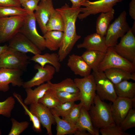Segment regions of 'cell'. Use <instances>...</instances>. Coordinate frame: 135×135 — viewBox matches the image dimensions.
Here are the masks:
<instances>
[{
  "label": "cell",
  "instance_id": "obj_1",
  "mask_svg": "<svg viewBox=\"0 0 135 135\" xmlns=\"http://www.w3.org/2000/svg\"><path fill=\"white\" fill-rule=\"evenodd\" d=\"M80 8H72L66 4L61 8L55 9L62 16L64 22L62 40L58 54L60 62L66 57L81 38L77 34L76 26V20L80 13Z\"/></svg>",
  "mask_w": 135,
  "mask_h": 135
},
{
  "label": "cell",
  "instance_id": "obj_2",
  "mask_svg": "<svg viewBox=\"0 0 135 135\" xmlns=\"http://www.w3.org/2000/svg\"><path fill=\"white\" fill-rule=\"evenodd\" d=\"M88 112L93 125L97 129L116 124L112 116L111 104L102 100L97 94Z\"/></svg>",
  "mask_w": 135,
  "mask_h": 135
},
{
  "label": "cell",
  "instance_id": "obj_3",
  "mask_svg": "<svg viewBox=\"0 0 135 135\" xmlns=\"http://www.w3.org/2000/svg\"><path fill=\"white\" fill-rule=\"evenodd\" d=\"M29 59L26 54L8 47L0 56V68L16 69L25 71L30 64Z\"/></svg>",
  "mask_w": 135,
  "mask_h": 135
},
{
  "label": "cell",
  "instance_id": "obj_4",
  "mask_svg": "<svg viewBox=\"0 0 135 135\" xmlns=\"http://www.w3.org/2000/svg\"><path fill=\"white\" fill-rule=\"evenodd\" d=\"M114 68L122 69L131 73L135 71V65L118 54L113 47H109L98 71L104 72L106 69Z\"/></svg>",
  "mask_w": 135,
  "mask_h": 135
},
{
  "label": "cell",
  "instance_id": "obj_5",
  "mask_svg": "<svg viewBox=\"0 0 135 135\" xmlns=\"http://www.w3.org/2000/svg\"><path fill=\"white\" fill-rule=\"evenodd\" d=\"M79 90L80 102L88 111L96 94V85L93 75L74 80Z\"/></svg>",
  "mask_w": 135,
  "mask_h": 135
},
{
  "label": "cell",
  "instance_id": "obj_6",
  "mask_svg": "<svg viewBox=\"0 0 135 135\" xmlns=\"http://www.w3.org/2000/svg\"><path fill=\"white\" fill-rule=\"evenodd\" d=\"M127 13L123 11L110 24L105 36L108 47H113L117 43L118 39L123 36L130 28L126 20Z\"/></svg>",
  "mask_w": 135,
  "mask_h": 135
},
{
  "label": "cell",
  "instance_id": "obj_7",
  "mask_svg": "<svg viewBox=\"0 0 135 135\" xmlns=\"http://www.w3.org/2000/svg\"><path fill=\"white\" fill-rule=\"evenodd\" d=\"M26 16L0 18V44L8 42L20 32Z\"/></svg>",
  "mask_w": 135,
  "mask_h": 135
},
{
  "label": "cell",
  "instance_id": "obj_8",
  "mask_svg": "<svg viewBox=\"0 0 135 135\" xmlns=\"http://www.w3.org/2000/svg\"><path fill=\"white\" fill-rule=\"evenodd\" d=\"M96 94L102 100L113 102L118 97L114 84L107 78L104 72H93Z\"/></svg>",
  "mask_w": 135,
  "mask_h": 135
},
{
  "label": "cell",
  "instance_id": "obj_9",
  "mask_svg": "<svg viewBox=\"0 0 135 135\" xmlns=\"http://www.w3.org/2000/svg\"><path fill=\"white\" fill-rule=\"evenodd\" d=\"M34 12L30 13L25 17L20 32L25 36L41 51L46 48L43 36L40 35L36 28Z\"/></svg>",
  "mask_w": 135,
  "mask_h": 135
},
{
  "label": "cell",
  "instance_id": "obj_10",
  "mask_svg": "<svg viewBox=\"0 0 135 135\" xmlns=\"http://www.w3.org/2000/svg\"><path fill=\"white\" fill-rule=\"evenodd\" d=\"M122 0H99L94 2L88 0L82 2L80 8V13L78 18L82 20L90 15L108 12L113 9V6Z\"/></svg>",
  "mask_w": 135,
  "mask_h": 135
},
{
  "label": "cell",
  "instance_id": "obj_11",
  "mask_svg": "<svg viewBox=\"0 0 135 135\" xmlns=\"http://www.w3.org/2000/svg\"><path fill=\"white\" fill-rule=\"evenodd\" d=\"M113 48L120 55L135 65V37L130 28Z\"/></svg>",
  "mask_w": 135,
  "mask_h": 135
},
{
  "label": "cell",
  "instance_id": "obj_12",
  "mask_svg": "<svg viewBox=\"0 0 135 135\" xmlns=\"http://www.w3.org/2000/svg\"><path fill=\"white\" fill-rule=\"evenodd\" d=\"M34 68L37 70V72L30 80L24 82L22 86L24 88H32L50 81L56 72L55 68L50 64L43 67L37 64L34 65Z\"/></svg>",
  "mask_w": 135,
  "mask_h": 135
},
{
  "label": "cell",
  "instance_id": "obj_13",
  "mask_svg": "<svg viewBox=\"0 0 135 135\" xmlns=\"http://www.w3.org/2000/svg\"><path fill=\"white\" fill-rule=\"evenodd\" d=\"M135 98L132 99L118 97L111 104L112 116L115 124L120 126L130 110L134 106Z\"/></svg>",
  "mask_w": 135,
  "mask_h": 135
},
{
  "label": "cell",
  "instance_id": "obj_14",
  "mask_svg": "<svg viewBox=\"0 0 135 135\" xmlns=\"http://www.w3.org/2000/svg\"><path fill=\"white\" fill-rule=\"evenodd\" d=\"M23 71L18 69L0 68V91H8L9 84L13 86H22L24 82L21 78Z\"/></svg>",
  "mask_w": 135,
  "mask_h": 135
},
{
  "label": "cell",
  "instance_id": "obj_15",
  "mask_svg": "<svg viewBox=\"0 0 135 135\" xmlns=\"http://www.w3.org/2000/svg\"><path fill=\"white\" fill-rule=\"evenodd\" d=\"M29 109L46 128L47 134L52 135V126L56 122L50 109L39 102L30 105Z\"/></svg>",
  "mask_w": 135,
  "mask_h": 135
},
{
  "label": "cell",
  "instance_id": "obj_16",
  "mask_svg": "<svg viewBox=\"0 0 135 135\" xmlns=\"http://www.w3.org/2000/svg\"><path fill=\"white\" fill-rule=\"evenodd\" d=\"M8 47L17 51L26 54L30 53L34 55L41 54V52L25 36L20 32L16 34L8 41Z\"/></svg>",
  "mask_w": 135,
  "mask_h": 135
},
{
  "label": "cell",
  "instance_id": "obj_17",
  "mask_svg": "<svg viewBox=\"0 0 135 135\" xmlns=\"http://www.w3.org/2000/svg\"><path fill=\"white\" fill-rule=\"evenodd\" d=\"M54 8L52 0L41 1L34 13L36 21L43 34L47 32L46 25Z\"/></svg>",
  "mask_w": 135,
  "mask_h": 135
},
{
  "label": "cell",
  "instance_id": "obj_18",
  "mask_svg": "<svg viewBox=\"0 0 135 135\" xmlns=\"http://www.w3.org/2000/svg\"><path fill=\"white\" fill-rule=\"evenodd\" d=\"M78 48H84L86 50H94L106 52L108 47L105 36L96 32L88 35L83 42L77 45Z\"/></svg>",
  "mask_w": 135,
  "mask_h": 135
},
{
  "label": "cell",
  "instance_id": "obj_19",
  "mask_svg": "<svg viewBox=\"0 0 135 135\" xmlns=\"http://www.w3.org/2000/svg\"><path fill=\"white\" fill-rule=\"evenodd\" d=\"M67 65L76 75L84 77L90 74L91 69L81 56L74 54L70 55Z\"/></svg>",
  "mask_w": 135,
  "mask_h": 135
},
{
  "label": "cell",
  "instance_id": "obj_20",
  "mask_svg": "<svg viewBox=\"0 0 135 135\" xmlns=\"http://www.w3.org/2000/svg\"><path fill=\"white\" fill-rule=\"evenodd\" d=\"M75 125L77 130L86 131L92 135H99V130L94 127L88 111L83 106L81 108L79 117Z\"/></svg>",
  "mask_w": 135,
  "mask_h": 135
},
{
  "label": "cell",
  "instance_id": "obj_21",
  "mask_svg": "<svg viewBox=\"0 0 135 135\" xmlns=\"http://www.w3.org/2000/svg\"><path fill=\"white\" fill-rule=\"evenodd\" d=\"M50 81L42 84L33 90L31 88H25L26 96L24 102L26 105L38 102L39 100L50 88Z\"/></svg>",
  "mask_w": 135,
  "mask_h": 135
},
{
  "label": "cell",
  "instance_id": "obj_22",
  "mask_svg": "<svg viewBox=\"0 0 135 135\" xmlns=\"http://www.w3.org/2000/svg\"><path fill=\"white\" fill-rule=\"evenodd\" d=\"M30 60L36 63L43 67L46 64L50 65L55 68L56 72H59L60 70L61 64L59 56L56 53L37 54L32 56Z\"/></svg>",
  "mask_w": 135,
  "mask_h": 135
},
{
  "label": "cell",
  "instance_id": "obj_23",
  "mask_svg": "<svg viewBox=\"0 0 135 135\" xmlns=\"http://www.w3.org/2000/svg\"><path fill=\"white\" fill-rule=\"evenodd\" d=\"M104 72L107 78L115 84L125 80H135V73H131L122 69L111 68L106 70Z\"/></svg>",
  "mask_w": 135,
  "mask_h": 135
},
{
  "label": "cell",
  "instance_id": "obj_24",
  "mask_svg": "<svg viewBox=\"0 0 135 135\" xmlns=\"http://www.w3.org/2000/svg\"><path fill=\"white\" fill-rule=\"evenodd\" d=\"M106 52L94 50H86L81 56L85 61L93 70L98 71L99 65L104 59Z\"/></svg>",
  "mask_w": 135,
  "mask_h": 135
},
{
  "label": "cell",
  "instance_id": "obj_25",
  "mask_svg": "<svg viewBox=\"0 0 135 135\" xmlns=\"http://www.w3.org/2000/svg\"><path fill=\"white\" fill-rule=\"evenodd\" d=\"M63 35L62 32L57 30L47 31L43 36L46 48L51 51L58 49L62 42Z\"/></svg>",
  "mask_w": 135,
  "mask_h": 135
},
{
  "label": "cell",
  "instance_id": "obj_26",
  "mask_svg": "<svg viewBox=\"0 0 135 135\" xmlns=\"http://www.w3.org/2000/svg\"><path fill=\"white\" fill-rule=\"evenodd\" d=\"M118 97L132 99L135 98V83L128 80H124L114 84Z\"/></svg>",
  "mask_w": 135,
  "mask_h": 135
},
{
  "label": "cell",
  "instance_id": "obj_27",
  "mask_svg": "<svg viewBox=\"0 0 135 135\" xmlns=\"http://www.w3.org/2000/svg\"><path fill=\"white\" fill-rule=\"evenodd\" d=\"M114 12L113 8L108 12L100 13L96 20V33L105 36L110 23L114 18Z\"/></svg>",
  "mask_w": 135,
  "mask_h": 135
},
{
  "label": "cell",
  "instance_id": "obj_28",
  "mask_svg": "<svg viewBox=\"0 0 135 135\" xmlns=\"http://www.w3.org/2000/svg\"><path fill=\"white\" fill-rule=\"evenodd\" d=\"M50 89L56 92H67L74 93H79L74 80L66 78L57 83L51 82Z\"/></svg>",
  "mask_w": 135,
  "mask_h": 135
},
{
  "label": "cell",
  "instance_id": "obj_29",
  "mask_svg": "<svg viewBox=\"0 0 135 135\" xmlns=\"http://www.w3.org/2000/svg\"><path fill=\"white\" fill-rule=\"evenodd\" d=\"M46 28L47 31H64V22L62 17L60 14L54 8L52 10L47 24Z\"/></svg>",
  "mask_w": 135,
  "mask_h": 135
},
{
  "label": "cell",
  "instance_id": "obj_30",
  "mask_svg": "<svg viewBox=\"0 0 135 135\" xmlns=\"http://www.w3.org/2000/svg\"><path fill=\"white\" fill-rule=\"evenodd\" d=\"M54 116L56 126V135H65L74 134L76 130L75 125L60 118L56 115Z\"/></svg>",
  "mask_w": 135,
  "mask_h": 135
},
{
  "label": "cell",
  "instance_id": "obj_31",
  "mask_svg": "<svg viewBox=\"0 0 135 135\" xmlns=\"http://www.w3.org/2000/svg\"><path fill=\"white\" fill-rule=\"evenodd\" d=\"M13 95L23 108L24 110L25 114L29 117L30 121L32 123V128L37 133L41 132V124L39 120L37 117L28 108L27 105L24 104L21 96L15 92L13 93Z\"/></svg>",
  "mask_w": 135,
  "mask_h": 135
},
{
  "label": "cell",
  "instance_id": "obj_32",
  "mask_svg": "<svg viewBox=\"0 0 135 135\" xmlns=\"http://www.w3.org/2000/svg\"><path fill=\"white\" fill-rule=\"evenodd\" d=\"M38 102L50 109L56 107L61 103L56 92L50 88L46 92L44 96L39 100Z\"/></svg>",
  "mask_w": 135,
  "mask_h": 135
},
{
  "label": "cell",
  "instance_id": "obj_33",
  "mask_svg": "<svg viewBox=\"0 0 135 135\" xmlns=\"http://www.w3.org/2000/svg\"><path fill=\"white\" fill-rule=\"evenodd\" d=\"M29 13L21 6H0V18L16 16H26Z\"/></svg>",
  "mask_w": 135,
  "mask_h": 135
},
{
  "label": "cell",
  "instance_id": "obj_34",
  "mask_svg": "<svg viewBox=\"0 0 135 135\" xmlns=\"http://www.w3.org/2000/svg\"><path fill=\"white\" fill-rule=\"evenodd\" d=\"M15 103V99L12 96L8 97L3 101L0 102V115L10 118Z\"/></svg>",
  "mask_w": 135,
  "mask_h": 135
},
{
  "label": "cell",
  "instance_id": "obj_35",
  "mask_svg": "<svg viewBox=\"0 0 135 135\" xmlns=\"http://www.w3.org/2000/svg\"><path fill=\"white\" fill-rule=\"evenodd\" d=\"M75 104L74 102L61 103L56 107L50 109V110L53 115L63 118L68 114Z\"/></svg>",
  "mask_w": 135,
  "mask_h": 135
},
{
  "label": "cell",
  "instance_id": "obj_36",
  "mask_svg": "<svg viewBox=\"0 0 135 135\" xmlns=\"http://www.w3.org/2000/svg\"><path fill=\"white\" fill-rule=\"evenodd\" d=\"M119 126L124 132L135 127L134 109L132 108L130 110Z\"/></svg>",
  "mask_w": 135,
  "mask_h": 135
},
{
  "label": "cell",
  "instance_id": "obj_37",
  "mask_svg": "<svg viewBox=\"0 0 135 135\" xmlns=\"http://www.w3.org/2000/svg\"><path fill=\"white\" fill-rule=\"evenodd\" d=\"M11 121L12 126L8 135H19L28 127L29 123L27 121L19 122L14 118H12Z\"/></svg>",
  "mask_w": 135,
  "mask_h": 135
},
{
  "label": "cell",
  "instance_id": "obj_38",
  "mask_svg": "<svg viewBox=\"0 0 135 135\" xmlns=\"http://www.w3.org/2000/svg\"><path fill=\"white\" fill-rule=\"evenodd\" d=\"M82 106L80 102L78 104H75L68 114L62 119L75 125L80 116L81 109Z\"/></svg>",
  "mask_w": 135,
  "mask_h": 135
},
{
  "label": "cell",
  "instance_id": "obj_39",
  "mask_svg": "<svg viewBox=\"0 0 135 135\" xmlns=\"http://www.w3.org/2000/svg\"><path fill=\"white\" fill-rule=\"evenodd\" d=\"M56 93L61 103L74 102L80 100L79 93H74L67 92H56Z\"/></svg>",
  "mask_w": 135,
  "mask_h": 135
},
{
  "label": "cell",
  "instance_id": "obj_40",
  "mask_svg": "<svg viewBox=\"0 0 135 135\" xmlns=\"http://www.w3.org/2000/svg\"><path fill=\"white\" fill-rule=\"evenodd\" d=\"M99 132L102 135H130L123 132L119 126L115 124L100 129Z\"/></svg>",
  "mask_w": 135,
  "mask_h": 135
},
{
  "label": "cell",
  "instance_id": "obj_41",
  "mask_svg": "<svg viewBox=\"0 0 135 135\" xmlns=\"http://www.w3.org/2000/svg\"><path fill=\"white\" fill-rule=\"evenodd\" d=\"M40 0H28L21 4L23 8L29 13L34 12L37 9Z\"/></svg>",
  "mask_w": 135,
  "mask_h": 135
},
{
  "label": "cell",
  "instance_id": "obj_42",
  "mask_svg": "<svg viewBox=\"0 0 135 135\" xmlns=\"http://www.w3.org/2000/svg\"><path fill=\"white\" fill-rule=\"evenodd\" d=\"M21 6L19 0H0V6Z\"/></svg>",
  "mask_w": 135,
  "mask_h": 135
},
{
  "label": "cell",
  "instance_id": "obj_43",
  "mask_svg": "<svg viewBox=\"0 0 135 135\" xmlns=\"http://www.w3.org/2000/svg\"><path fill=\"white\" fill-rule=\"evenodd\" d=\"M129 14L131 18L135 20V0H131L129 4Z\"/></svg>",
  "mask_w": 135,
  "mask_h": 135
},
{
  "label": "cell",
  "instance_id": "obj_44",
  "mask_svg": "<svg viewBox=\"0 0 135 135\" xmlns=\"http://www.w3.org/2000/svg\"><path fill=\"white\" fill-rule=\"evenodd\" d=\"M72 4V8H80L81 6L80 0H70Z\"/></svg>",
  "mask_w": 135,
  "mask_h": 135
},
{
  "label": "cell",
  "instance_id": "obj_45",
  "mask_svg": "<svg viewBox=\"0 0 135 135\" xmlns=\"http://www.w3.org/2000/svg\"><path fill=\"white\" fill-rule=\"evenodd\" d=\"M86 131L80 130H76L74 132V134L75 135H91L89 132Z\"/></svg>",
  "mask_w": 135,
  "mask_h": 135
},
{
  "label": "cell",
  "instance_id": "obj_46",
  "mask_svg": "<svg viewBox=\"0 0 135 135\" xmlns=\"http://www.w3.org/2000/svg\"><path fill=\"white\" fill-rule=\"evenodd\" d=\"M8 46L5 45L3 46H0V56L8 48Z\"/></svg>",
  "mask_w": 135,
  "mask_h": 135
},
{
  "label": "cell",
  "instance_id": "obj_47",
  "mask_svg": "<svg viewBox=\"0 0 135 135\" xmlns=\"http://www.w3.org/2000/svg\"><path fill=\"white\" fill-rule=\"evenodd\" d=\"M135 20L134 21V23L133 25L132 26V29H131V30L133 33L134 34V33L135 34Z\"/></svg>",
  "mask_w": 135,
  "mask_h": 135
},
{
  "label": "cell",
  "instance_id": "obj_48",
  "mask_svg": "<svg viewBox=\"0 0 135 135\" xmlns=\"http://www.w3.org/2000/svg\"><path fill=\"white\" fill-rule=\"evenodd\" d=\"M27 0H19L20 4H21L23 2L26 1H27Z\"/></svg>",
  "mask_w": 135,
  "mask_h": 135
},
{
  "label": "cell",
  "instance_id": "obj_49",
  "mask_svg": "<svg viewBox=\"0 0 135 135\" xmlns=\"http://www.w3.org/2000/svg\"><path fill=\"white\" fill-rule=\"evenodd\" d=\"M88 0H80L81 1V4L82 2H85V1H86Z\"/></svg>",
  "mask_w": 135,
  "mask_h": 135
},
{
  "label": "cell",
  "instance_id": "obj_50",
  "mask_svg": "<svg viewBox=\"0 0 135 135\" xmlns=\"http://www.w3.org/2000/svg\"><path fill=\"white\" fill-rule=\"evenodd\" d=\"M2 132H1V130L0 129V135H1L2 134Z\"/></svg>",
  "mask_w": 135,
  "mask_h": 135
},
{
  "label": "cell",
  "instance_id": "obj_51",
  "mask_svg": "<svg viewBox=\"0 0 135 135\" xmlns=\"http://www.w3.org/2000/svg\"><path fill=\"white\" fill-rule=\"evenodd\" d=\"M46 0H40L41 1H44Z\"/></svg>",
  "mask_w": 135,
  "mask_h": 135
}]
</instances>
